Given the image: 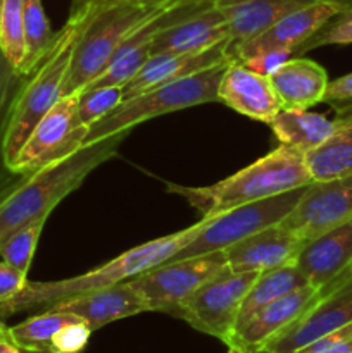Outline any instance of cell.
Instances as JSON below:
<instances>
[{
	"label": "cell",
	"mask_w": 352,
	"mask_h": 353,
	"mask_svg": "<svg viewBox=\"0 0 352 353\" xmlns=\"http://www.w3.org/2000/svg\"><path fill=\"white\" fill-rule=\"evenodd\" d=\"M104 2H113V0H71V12H78V10L85 9V7L97 6V3H104Z\"/></svg>",
	"instance_id": "obj_39"
},
{
	"label": "cell",
	"mask_w": 352,
	"mask_h": 353,
	"mask_svg": "<svg viewBox=\"0 0 352 353\" xmlns=\"http://www.w3.org/2000/svg\"><path fill=\"white\" fill-rule=\"evenodd\" d=\"M313 183L333 181L352 174V105L342 107L335 116L330 137L304 155Z\"/></svg>",
	"instance_id": "obj_24"
},
{
	"label": "cell",
	"mask_w": 352,
	"mask_h": 353,
	"mask_svg": "<svg viewBox=\"0 0 352 353\" xmlns=\"http://www.w3.org/2000/svg\"><path fill=\"white\" fill-rule=\"evenodd\" d=\"M317 0H214L230 33L228 54L238 45L252 40L286 14Z\"/></svg>",
	"instance_id": "obj_22"
},
{
	"label": "cell",
	"mask_w": 352,
	"mask_h": 353,
	"mask_svg": "<svg viewBox=\"0 0 352 353\" xmlns=\"http://www.w3.org/2000/svg\"><path fill=\"white\" fill-rule=\"evenodd\" d=\"M52 309L79 317L92 327V331L100 330V327L107 326L114 321L148 312L144 296L131 285L130 279L109 286V288L97 290V292H90L76 296V299L66 300V302L59 303Z\"/></svg>",
	"instance_id": "obj_20"
},
{
	"label": "cell",
	"mask_w": 352,
	"mask_h": 353,
	"mask_svg": "<svg viewBox=\"0 0 352 353\" xmlns=\"http://www.w3.org/2000/svg\"><path fill=\"white\" fill-rule=\"evenodd\" d=\"M78 95V119L83 126H92L95 121L102 119L113 112L124 100L123 86H88Z\"/></svg>",
	"instance_id": "obj_31"
},
{
	"label": "cell",
	"mask_w": 352,
	"mask_h": 353,
	"mask_svg": "<svg viewBox=\"0 0 352 353\" xmlns=\"http://www.w3.org/2000/svg\"><path fill=\"white\" fill-rule=\"evenodd\" d=\"M347 274L352 276V262H351V265H349V269H347Z\"/></svg>",
	"instance_id": "obj_42"
},
{
	"label": "cell",
	"mask_w": 352,
	"mask_h": 353,
	"mask_svg": "<svg viewBox=\"0 0 352 353\" xmlns=\"http://www.w3.org/2000/svg\"><path fill=\"white\" fill-rule=\"evenodd\" d=\"M304 154L280 145L278 148L209 186L169 185V192L183 196L202 216L224 212L244 203L257 202L280 193L311 185Z\"/></svg>",
	"instance_id": "obj_4"
},
{
	"label": "cell",
	"mask_w": 352,
	"mask_h": 353,
	"mask_svg": "<svg viewBox=\"0 0 352 353\" xmlns=\"http://www.w3.org/2000/svg\"><path fill=\"white\" fill-rule=\"evenodd\" d=\"M23 23L26 55L19 72L28 76L47 57L57 33L52 31L41 0H23Z\"/></svg>",
	"instance_id": "obj_27"
},
{
	"label": "cell",
	"mask_w": 352,
	"mask_h": 353,
	"mask_svg": "<svg viewBox=\"0 0 352 353\" xmlns=\"http://www.w3.org/2000/svg\"><path fill=\"white\" fill-rule=\"evenodd\" d=\"M175 0H113L88 6L69 16L83 19L72 48L62 97L76 95L92 85L138 26Z\"/></svg>",
	"instance_id": "obj_3"
},
{
	"label": "cell",
	"mask_w": 352,
	"mask_h": 353,
	"mask_svg": "<svg viewBox=\"0 0 352 353\" xmlns=\"http://www.w3.org/2000/svg\"><path fill=\"white\" fill-rule=\"evenodd\" d=\"M128 133L85 145L66 159L24 176L17 186L0 196V248L17 230L47 219L62 199L75 192L86 176L117 154Z\"/></svg>",
	"instance_id": "obj_2"
},
{
	"label": "cell",
	"mask_w": 352,
	"mask_h": 353,
	"mask_svg": "<svg viewBox=\"0 0 352 353\" xmlns=\"http://www.w3.org/2000/svg\"><path fill=\"white\" fill-rule=\"evenodd\" d=\"M228 353H247L244 350V348L237 347V345H230V348H228Z\"/></svg>",
	"instance_id": "obj_41"
},
{
	"label": "cell",
	"mask_w": 352,
	"mask_h": 353,
	"mask_svg": "<svg viewBox=\"0 0 352 353\" xmlns=\"http://www.w3.org/2000/svg\"><path fill=\"white\" fill-rule=\"evenodd\" d=\"M306 285L307 281L304 279V276L300 274V271L295 268L293 262L280 265V268L269 269V271L259 272L254 285L251 286L248 293L245 295L244 302H242L240 312H238L237 327L240 326L248 316H252L255 310L264 307L266 303L273 302V300L280 299V296L286 295V293L293 292V290ZM237 327H235V330H237Z\"/></svg>",
	"instance_id": "obj_26"
},
{
	"label": "cell",
	"mask_w": 352,
	"mask_h": 353,
	"mask_svg": "<svg viewBox=\"0 0 352 353\" xmlns=\"http://www.w3.org/2000/svg\"><path fill=\"white\" fill-rule=\"evenodd\" d=\"M78 319L79 317L69 312H62V310H41V312L28 317L23 323L9 327V333L12 340L26 350L50 352L48 345H50L52 338L57 334V331H61L66 324Z\"/></svg>",
	"instance_id": "obj_28"
},
{
	"label": "cell",
	"mask_w": 352,
	"mask_h": 353,
	"mask_svg": "<svg viewBox=\"0 0 352 353\" xmlns=\"http://www.w3.org/2000/svg\"><path fill=\"white\" fill-rule=\"evenodd\" d=\"M214 3V0H175L159 10L157 14L145 21L141 26H138L130 37L124 40L119 50L109 62L106 71L95 79L90 86H106L117 85L124 86L150 57V45L154 38L166 28L207 9ZM88 88V86H86Z\"/></svg>",
	"instance_id": "obj_11"
},
{
	"label": "cell",
	"mask_w": 352,
	"mask_h": 353,
	"mask_svg": "<svg viewBox=\"0 0 352 353\" xmlns=\"http://www.w3.org/2000/svg\"><path fill=\"white\" fill-rule=\"evenodd\" d=\"M0 50L19 71L26 55L23 23V0H3L0 10Z\"/></svg>",
	"instance_id": "obj_29"
},
{
	"label": "cell",
	"mask_w": 352,
	"mask_h": 353,
	"mask_svg": "<svg viewBox=\"0 0 352 353\" xmlns=\"http://www.w3.org/2000/svg\"><path fill=\"white\" fill-rule=\"evenodd\" d=\"M206 221L207 217L202 216V219L186 230L138 245L85 274L59 279V281H26L17 295L0 303V319L6 321L7 317L21 312H31V310H40V312L48 310L66 300L76 299L85 293L97 292V290L109 288L117 283L128 281L155 265L164 264L199 234Z\"/></svg>",
	"instance_id": "obj_1"
},
{
	"label": "cell",
	"mask_w": 352,
	"mask_h": 353,
	"mask_svg": "<svg viewBox=\"0 0 352 353\" xmlns=\"http://www.w3.org/2000/svg\"><path fill=\"white\" fill-rule=\"evenodd\" d=\"M304 188L290 190V192L280 193L269 199L244 203L224 212L206 216L207 221L199 234L192 241H188L182 250L176 252L168 262L213 254V252H223L251 234L282 223L297 205Z\"/></svg>",
	"instance_id": "obj_7"
},
{
	"label": "cell",
	"mask_w": 352,
	"mask_h": 353,
	"mask_svg": "<svg viewBox=\"0 0 352 353\" xmlns=\"http://www.w3.org/2000/svg\"><path fill=\"white\" fill-rule=\"evenodd\" d=\"M230 40L226 21L216 6H211L173 26L162 30L150 45V55L193 54Z\"/></svg>",
	"instance_id": "obj_21"
},
{
	"label": "cell",
	"mask_w": 352,
	"mask_h": 353,
	"mask_svg": "<svg viewBox=\"0 0 352 353\" xmlns=\"http://www.w3.org/2000/svg\"><path fill=\"white\" fill-rule=\"evenodd\" d=\"M230 40H224L214 47L193 54H159L150 55L144 68L123 86L124 99L144 93L164 83L176 81L185 76L209 69L221 62L231 61L228 54Z\"/></svg>",
	"instance_id": "obj_19"
},
{
	"label": "cell",
	"mask_w": 352,
	"mask_h": 353,
	"mask_svg": "<svg viewBox=\"0 0 352 353\" xmlns=\"http://www.w3.org/2000/svg\"><path fill=\"white\" fill-rule=\"evenodd\" d=\"M293 55L295 54L290 50H266L251 55V57L242 59L240 62L244 65H247L248 69H252V71L259 72V74L271 76L276 69L282 68Z\"/></svg>",
	"instance_id": "obj_36"
},
{
	"label": "cell",
	"mask_w": 352,
	"mask_h": 353,
	"mask_svg": "<svg viewBox=\"0 0 352 353\" xmlns=\"http://www.w3.org/2000/svg\"><path fill=\"white\" fill-rule=\"evenodd\" d=\"M86 134L88 126H83L78 119V95H64L33 128L17 152L10 172L24 178L66 159L85 147Z\"/></svg>",
	"instance_id": "obj_9"
},
{
	"label": "cell",
	"mask_w": 352,
	"mask_h": 353,
	"mask_svg": "<svg viewBox=\"0 0 352 353\" xmlns=\"http://www.w3.org/2000/svg\"><path fill=\"white\" fill-rule=\"evenodd\" d=\"M24 78H26V76L21 74V72L7 61L6 55L2 54V50H0V186L3 185V172L10 174V172L7 171L6 164H3L2 157L3 133H6L10 109H12V103L14 100H16V95L17 92H19L21 85H23ZM2 195L3 193L2 190H0V196Z\"/></svg>",
	"instance_id": "obj_32"
},
{
	"label": "cell",
	"mask_w": 352,
	"mask_h": 353,
	"mask_svg": "<svg viewBox=\"0 0 352 353\" xmlns=\"http://www.w3.org/2000/svg\"><path fill=\"white\" fill-rule=\"evenodd\" d=\"M45 221L40 219L35 223L26 224L24 228L17 230L16 233L10 234L6 241H3L2 248H0V261L7 262L17 271L28 274L33 262L35 250H37L38 240H40L41 230L45 226Z\"/></svg>",
	"instance_id": "obj_30"
},
{
	"label": "cell",
	"mask_w": 352,
	"mask_h": 353,
	"mask_svg": "<svg viewBox=\"0 0 352 353\" xmlns=\"http://www.w3.org/2000/svg\"><path fill=\"white\" fill-rule=\"evenodd\" d=\"M306 241L282 224L251 234L228 247L226 265L235 272H264L293 262Z\"/></svg>",
	"instance_id": "obj_18"
},
{
	"label": "cell",
	"mask_w": 352,
	"mask_h": 353,
	"mask_svg": "<svg viewBox=\"0 0 352 353\" xmlns=\"http://www.w3.org/2000/svg\"><path fill=\"white\" fill-rule=\"evenodd\" d=\"M293 353H352V323L330 331Z\"/></svg>",
	"instance_id": "obj_35"
},
{
	"label": "cell",
	"mask_w": 352,
	"mask_h": 353,
	"mask_svg": "<svg viewBox=\"0 0 352 353\" xmlns=\"http://www.w3.org/2000/svg\"><path fill=\"white\" fill-rule=\"evenodd\" d=\"M224 268V252H213L164 262L135 276L130 283L144 296L148 312H166L173 316L195 290Z\"/></svg>",
	"instance_id": "obj_10"
},
{
	"label": "cell",
	"mask_w": 352,
	"mask_h": 353,
	"mask_svg": "<svg viewBox=\"0 0 352 353\" xmlns=\"http://www.w3.org/2000/svg\"><path fill=\"white\" fill-rule=\"evenodd\" d=\"M92 333V327L85 321H72L57 331L48 345V350L52 353H81L88 345Z\"/></svg>",
	"instance_id": "obj_34"
},
{
	"label": "cell",
	"mask_w": 352,
	"mask_h": 353,
	"mask_svg": "<svg viewBox=\"0 0 352 353\" xmlns=\"http://www.w3.org/2000/svg\"><path fill=\"white\" fill-rule=\"evenodd\" d=\"M320 299V290L306 285L266 303L235 330L230 345H237L247 353H257L276 334L292 326Z\"/></svg>",
	"instance_id": "obj_16"
},
{
	"label": "cell",
	"mask_w": 352,
	"mask_h": 353,
	"mask_svg": "<svg viewBox=\"0 0 352 353\" xmlns=\"http://www.w3.org/2000/svg\"><path fill=\"white\" fill-rule=\"evenodd\" d=\"M352 43V6L342 9L331 17L311 40H307L299 52H309L324 45H349Z\"/></svg>",
	"instance_id": "obj_33"
},
{
	"label": "cell",
	"mask_w": 352,
	"mask_h": 353,
	"mask_svg": "<svg viewBox=\"0 0 352 353\" xmlns=\"http://www.w3.org/2000/svg\"><path fill=\"white\" fill-rule=\"evenodd\" d=\"M328 2L338 3V6H340L342 9H345V7H351L352 6V0H328Z\"/></svg>",
	"instance_id": "obj_40"
},
{
	"label": "cell",
	"mask_w": 352,
	"mask_h": 353,
	"mask_svg": "<svg viewBox=\"0 0 352 353\" xmlns=\"http://www.w3.org/2000/svg\"><path fill=\"white\" fill-rule=\"evenodd\" d=\"M351 262L352 219L307 240L293 259V264L307 285L314 286L321 293L347 278L345 272Z\"/></svg>",
	"instance_id": "obj_15"
},
{
	"label": "cell",
	"mask_w": 352,
	"mask_h": 353,
	"mask_svg": "<svg viewBox=\"0 0 352 353\" xmlns=\"http://www.w3.org/2000/svg\"><path fill=\"white\" fill-rule=\"evenodd\" d=\"M269 126L280 145L306 155L330 137L335 128V117L330 119L307 109H282Z\"/></svg>",
	"instance_id": "obj_25"
},
{
	"label": "cell",
	"mask_w": 352,
	"mask_h": 353,
	"mask_svg": "<svg viewBox=\"0 0 352 353\" xmlns=\"http://www.w3.org/2000/svg\"><path fill=\"white\" fill-rule=\"evenodd\" d=\"M340 10L342 7L338 3L328 2V0H317L302 9L293 10L261 31L257 37L233 48L230 52V59L242 61V59L266 50H290L297 54L299 48Z\"/></svg>",
	"instance_id": "obj_14"
},
{
	"label": "cell",
	"mask_w": 352,
	"mask_h": 353,
	"mask_svg": "<svg viewBox=\"0 0 352 353\" xmlns=\"http://www.w3.org/2000/svg\"><path fill=\"white\" fill-rule=\"evenodd\" d=\"M81 17L69 16L68 23L57 31V37L47 57L31 74L24 78L17 92L2 141L3 164L9 172L17 152L28 140L33 128L62 99V86L71 62L72 48L81 31Z\"/></svg>",
	"instance_id": "obj_5"
},
{
	"label": "cell",
	"mask_w": 352,
	"mask_h": 353,
	"mask_svg": "<svg viewBox=\"0 0 352 353\" xmlns=\"http://www.w3.org/2000/svg\"><path fill=\"white\" fill-rule=\"evenodd\" d=\"M2 6H3V0H0V10H2Z\"/></svg>",
	"instance_id": "obj_43"
},
{
	"label": "cell",
	"mask_w": 352,
	"mask_h": 353,
	"mask_svg": "<svg viewBox=\"0 0 352 353\" xmlns=\"http://www.w3.org/2000/svg\"><path fill=\"white\" fill-rule=\"evenodd\" d=\"M28 281V274L17 271L7 262L0 261V303L7 302L21 292Z\"/></svg>",
	"instance_id": "obj_37"
},
{
	"label": "cell",
	"mask_w": 352,
	"mask_h": 353,
	"mask_svg": "<svg viewBox=\"0 0 352 353\" xmlns=\"http://www.w3.org/2000/svg\"><path fill=\"white\" fill-rule=\"evenodd\" d=\"M351 219L352 174L307 185L292 212L278 224L307 241Z\"/></svg>",
	"instance_id": "obj_12"
},
{
	"label": "cell",
	"mask_w": 352,
	"mask_h": 353,
	"mask_svg": "<svg viewBox=\"0 0 352 353\" xmlns=\"http://www.w3.org/2000/svg\"><path fill=\"white\" fill-rule=\"evenodd\" d=\"M352 100V72L342 76V78L333 79L328 85L326 93H324L323 102H351Z\"/></svg>",
	"instance_id": "obj_38"
},
{
	"label": "cell",
	"mask_w": 352,
	"mask_h": 353,
	"mask_svg": "<svg viewBox=\"0 0 352 353\" xmlns=\"http://www.w3.org/2000/svg\"><path fill=\"white\" fill-rule=\"evenodd\" d=\"M228 62H221L195 74L164 83L130 99H124L113 112L88 126L85 145H92L114 134L128 133L131 128L164 114L217 102V85Z\"/></svg>",
	"instance_id": "obj_6"
},
{
	"label": "cell",
	"mask_w": 352,
	"mask_h": 353,
	"mask_svg": "<svg viewBox=\"0 0 352 353\" xmlns=\"http://www.w3.org/2000/svg\"><path fill=\"white\" fill-rule=\"evenodd\" d=\"M282 109H309L323 102L330 79L311 59H289L269 76Z\"/></svg>",
	"instance_id": "obj_23"
},
{
	"label": "cell",
	"mask_w": 352,
	"mask_h": 353,
	"mask_svg": "<svg viewBox=\"0 0 352 353\" xmlns=\"http://www.w3.org/2000/svg\"><path fill=\"white\" fill-rule=\"evenodd\" d=\"M349 323H352V278L321 293V299L304 316L257 353H293Z\"/></svg>",
	"instance_id": "obj_13"
},
{
	"label": "cell",
	"mask_w": 352,
	"mask_h": 353,
	"mask_svg": "<svg viewBox=\"0 0 352 353\" xmlns=\"http://www.w3.org/2000/svg\"><path fill=\"white\" fill-rule=\"evenodd\" d=\"M217 102L259 123L269 124L282 110L269 76L230 61L217 85Z\"/></svg>",
	"instance_id": "obj_17"
},
{
	"label": "cell",
	"mask_w": 352,
	"mask_h": 353,
	"mask_svg": "<svg viewBox=\"0 0 352 353\" xmlns=\"http://www.w3.org/2000/svg\"><path fill=\"white\" fill-rule=\"evenodd\" d=\"M257 276L259 272H235L226 265L195 290L173 316L230 345L242 302Z\"/></svg>",
	"instance_id": "obj_8"
}]
</instances>
